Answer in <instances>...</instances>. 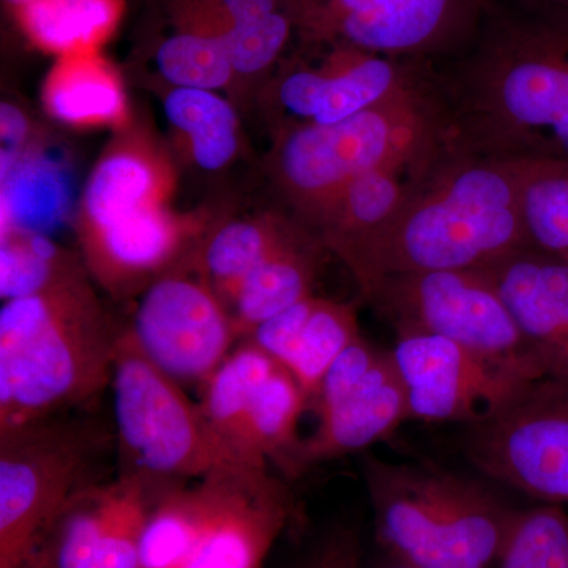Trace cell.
I'll return each instance as SVG.
<instances>
[{"label":"cell","instance_id":"cell-1","mask_svg":"<svg viewBox=\"0 0 568 568\" xmlns=\"http://www.w3.org/2000/svg\"><path fill=\"white\" fill-rule=\"evenodd\" d=\"M432 85L450 141L504 160L568 163V20L489 0Z\"/></svg>","mask_w":568,"mask_h":568},{"label":"cell","instance_id":"cell-2","mask_svg":"<svg viewBox=\"0 0 568 568\" xmlns=\"http://www.w3.org/2000/svg\"><path fill=\"white\" fill-rule=\"evenodd\" d=\"M525 248L515 163L448 138L398 215L334 253L362 290L386 275L487 267Z\"/></svg>","mask_w":568,"mask_h":568},{"label":"cell","instance_id":"cell-3","mask_svg":"<svg viewBox=\"0 0 568 568\" xmlns=\"http://www.w3.org/2000/svg\"><path fill=\"white\" fill-rule=\"evenodd\" d=\"M123 331L81 276L0 310V432L88 405L111 386Z\"/></svg>","mask_w":568,"mask_h":568},{"label":"cell","instance_id":"cell-4","mask_svg":"<svg viewBox=\"0 0 568 568\" xmlns=\"http://www.w3.org/2000/svg\"><path fill=\"white\" fill-rule=\"evenodd\" d=\"M379 544L417 568H489L518 511L477 481L414 465L365 458Z\"/></svg>","mask_w":568,"mask_h":568},{"label":"cell","instance_id":"cell-5","mask_svg":"<svg viewBox=\"0 0 568 568\" xmlns=\"http://www.w3.org/2000/svg\"><path fill=\"white\" fill-rule=\"evenodd\" d=\"M448 140L446 118L429 80L335 125L287 130L276 166L284 189L315 223L354 179L416 159Z\"/></svg>","mask_w":568,"mask_h":568},{"label":"cell","instance_id":"cell-6","mask_svg":"<svg viewBox=\"0 0 568 568\" xmlns=\"http://www.w3.org/2000/svg\"><path fill=\"white\" fill-rule=\"evenodd\" d=\"M111 387L121 474L189 481L268 469L239 454L212 428L200 403L145 357L130 328H123L119 342Z\"/></svg>","mask_w":568,"mask_h":568},{"label":"cell","instance_id":"cell-7","mask_svg":"<svg viewBox=\"0 0 568 568\" xmlns=\"http://www.w3.org/2000/svg\"><path fill=\"white\" fill-rule=\"evenodd\" d=\"M361 293L396 335L443 336L521 379H541L517 321L481 268L381 276Z\"/></svg>","mask_w":568,"mask_h":568},{"label":"cell","instance_id":"cell-8","mask_svg":"<svg viewBox=\"0 0 568 568\" xmlns=\"http://www.w3.org/2000/svg\"><path fill=\"white\" fill-rule=\"evenodd\" d=\"M115 436L95 418L55 416L0 432V568H20L41 526L95 484Z\"/></svg>","mask_w":568,"mask_h":568},{"label":"cell","instance_id":"cell-9","mask_svg":"<svg viewBox=\"0 0 568 568\" xmlns=\"http://www.w3.org/2000/svg\"><path fill=\"white\" fill-rule=\"evenodd\" d=\"M466 429V458L484 476L547 504H568V383L530 381Z\"/></svg>","mask_w":568,"mask_h":568},{"label":"cell","instance_id":"cell-10","mask_svg":"<svg viewBox=\"0 0 568 568\" xmlns=\"http://www.w3.org/2000/svg\"><path fill=\"white\" fill-rule=\"evenodd\" d=\"M489 0H298L301 39L437 62L476 36Z\"/></svg>","mask_w":568,"mask_h":568},{"label":"cell","instance_id":"cell-11","mask_svg":"<svg viewBox=\"0 0 568 568\" xmlns=\"http://www.w3.org/2000/svg\"><path fill=\"white\" fill-rule=\"evenodd\" d=\"M130 332L145 357L183 387L203 386L241 342L211 284L179 268L145 287Z\"/></svg>","mask_w":568,"mask_h":568},{"label":"cell","instance_id":"cell-12","mask_svg":"<svg viewBox=\"0 0 568 568\" xmlns=\"http://www.w3.org/2000/svg\"><path fill=\"white\" fill-rule=\"evenodd\" d=\"M392 355L405 384L407 420L478 424L530 383L443 336L396 335Z\"/></svg>","mask_w":568,"mask_h":568},{"label":"cell","instance_id":"cell-13","mask_svg":"<svg viewBox=\"0 0 568 568\" xmlns=\"http://www.w3.org/2000/svg\"><path fill=\"white\" fill-rule=\"evenodd\" d=\"M313 43L323 47L321 65L294 67L276 91L280 106L298 126L347 121L420 88L432 74V62L390 58L338 41Z\"/></svg>","mask_w":568,"mask_h":568},{"label":"cell","instance_id":"cell-14","mask_svg":"<svg viewBox=\"0 0 568 568\" xmlns=\"http://www.w3.org/2000/svg\"><path fill=\"white\" fill-rule=\"evenodd\" d=\"M203 518L192 551L178 568H261L290 523L286 488L268 469L203 478Z\"/></svg>","mask_w":568,"mask_h":568},{"label":"cell","instance_id":"cell-15","mask_svg":"<svg viewBox=\"0 0 568 568\" xmlns=\"http://www.w3.org/2000/svg\"><path fill=\"white\" fill-rule=\"evenodd\" d=\"M536 358L541 377L568 383V263L525 248L481 267Z\"/></svg>","mask_w":568,"mask_h":568},{"label":"cell","instance_id":"cell-16","mask_svg":"<svg viewBox=\"0 0 568 568\" xmlns=\"http://www.w3.org/2000/svg\"><path fill=\"white\" fill-rule=\"evenodd\" d=\"M406 420L405 384L392 351H384L361 386L317 420L315 432L301 440L294 455L293 477L320 463L365 450Z\"/></svg>","mask_w":568,"mask_h":568},{"label":"cell","instance_id":"cell-17","mask_svg":"<svg viewBox=\"0 0 568 568\" xmlns=\"http://www.w3.org/2000/svg\"><path fill=\"white\" fill-rule=\"evenodd\" d=\"M447 142L425 155L377 168L347 183L315 220L321 244L335 252L395 219L424 182Z\"/></svg>","mask_w":568,"mask_h":568},{"label":"cell","instance_id":"cell-18","mask_svg":"<svg viewBox=\"0 0 568 568\" xmlns=\"http://www.w3.org/2000/svg\"><path fill=\"white\" fill-rule=\"evenodd\" d=\"M181 246V231L162 209L148 204L118 223L92 233L89 260L111 293L122 295L151 286Z\"/></svg>","mask_w":568,"mask_h":568},{"label":"cell","instance_id":"cell-19","mask_svg":"<svg viewBox=\"0 0 568 568\" xmlns=\"http://www.w3.org/2000/svg\"><path fill=\"white\" fill-rule=\"evenodd\" d=\"M119 496V477L77 489L41 526L20 568L91 567L111 528Z\"/></svg>","mask_w":568,"mask_h":568},{"label":"cell","instance_id":"cell-20","mask_svg":"<svg viewBox=\"0 0 568 568\" xmlns=\"http://www.w3.org/2000/svg\"><path fill=\"white\" fill-rule=\"evenodd\" d=\"M278 366L252 339L235 345L231 354L200 387V406L212 428L239 454L268 466L257 454L250 428V410L257 387Z\"/></svg>","mask_w":568,"mask_h":568},{"label":"cell","instance_id":"cell-21","mask_svg":"<svg viewBox=\"0 0 568 568\" xmlns=\"http://www.w3.org/2000/svg\"><path fill=\"white\" fill-rule=\"evenodd\" d=\"M2 239L10 234H47L61 226L71 207L69 174L61 164L37 153H21L0 170Z\"/></svg>","mask_w":568,"mask_h":568},{"label":"cell","instance_id":"cell-22","mask_svg":"<svg viewBox=\"0 0 568 568\" xmlns=\"http://www.w3.org/2000/svg\"><path fill=\"white\" fill-rule=\"evenodd\" d=\"M316 252V245L306 244L304 235L298 234L250 272L231 306L239 339L246 338L268 317L313 295Z\"/></svg>","mask_w":568,"mask_h":568},{"label":"cell","instance_id":"cell-23","mask_svg":"<svg viewBox=\"0 0 568 568\" xmlns=\"http://www.w3.org/2000/svg\"><path fill=\"white\" fill-rule=\"evenodd\" d=\"M125 0H28L13 11L40 50L70 55L93 52L114 32Z\"/></svg>","mask_w":568,"mask_h":568},{"label":"cell","instance_id":"cell-24","mask_svg":"<svg viewBox=\"0 0 568 568\" xmlns=\"http://www.w3.org/2000/svg\"><path fill=\"white\" fill-rule=\"evenodd\" d=\"M511 162L517 166L519 212L529 248L568 263V163Z\"/></svg>","mask_w":568,"mask_h":568},{"label":"cell","instance_id":"cell-25","mask_svg":"<svg viewBox=\"0 0 568 568\" xmlns=\"http://www.w3.org/2000/svg\"><path fill=\"white\" fill-rule=\"evenodd\" d=\"M274 222H233L216 231L203 252V276L231 312L239 287L254 267L295 237Z\"/></svg>","mask_w":568,"mask_h":568},{"label":"cell","instance_id":"cell-26","mask_svg":"<svg viewBox=\"0 0 568 568\" xmlns=\"http://www.w3.org/2000/svg\"><path fill=\"white\" fill-rule=\"evenodd\" d=\"M50 84L47 103L59 121L108 122L122 114L121 89L93 52L63 55Z\"/></svg>","mask_w":568,"mask_h":568},{"label":"cell","instance_id":"cell-27","mask_svg":"<svg viewBox=\"0 0 568 568\" xmlns=\"http://www.w3.org/2000/svg\"><path fill=\"white\" fill-rule=\"evenodd\" d=\"M164 114L190 138L197 166L216 171L237 152V118L231 104L212 91L175 88L164 100Z\"/></svg>","mask_w":568,"mask_h":568},{"label":"cell","instance_id":"cell-28","mask_svg":"<svg viewBox=\"0 0 568 568\" xmlns=\"http://www.w3.org/2000/svg\"><path fill=\"white\" fill-rule=\"evenodd\" d=\"M308 410V402L295 377L278 365L260 387L250 410V428L257 454L293 477L297 452L298 422Z\"/></svg>","mask_w":568,"mask_h":568},{"label":"cell","instance_id":"cell-29","mask_svg":"<svg viewBox=\"0 0 568 568\" xmlns=\"http://www.w3.org/2000/svg\"><path fill=\"white\" fill-rule=\"evenodd\" d=\"M171 20V18H170ZM174 31L155 48L156 69L175 88L216 91L235 73L222 33L171 20Z\"/></svg>","mask_w":568,"mask_h":568},{"label":"cell","instance_id":"cell-30","mask_svg":"<svg viewBox=\"0 0 568 568\" xmlns=\"http://www.w3.org/2000/svg\"><path fill=\"white\" fill-rule=\"evenodd\" d=\"M155 186V173L141 156L119 152L104 159L93 171L84 193L85 216L92 233L151 204Z\"/></svg>","mask_w":568,"mask_h":568},{"label":"cell","instance_id":"cell-31","mask_svg":"<svg viewBox=\"0 0 568 568\" xmlns=\"http://www.w3.org/2000/svg\"><path fill=\"white\" fill-rule=\"evenodd\" d=\"M361 336L354 306L315 298L306 320L290 373L306 396L313 398L336 357Z\"/></svg>","mask_w":568,"mask_h":568},{"label":"cell","instance_id":"cell-32","mask_svg":"<svg viewBox=\"0 0 568 568\" xmlns=\"http://www.w3.org/2000/svg\"><path fill=\"white\" fill-rule=\"evenodd\" d=\"M497 568H568V515L548 504L518 511Z\"/></svg>","mask_w":568,"mask_h":568},{"label":"cell","instance_id":"cell-33","mask_svg":"<svg viewBox=\"0 0 568 568\" xmlns=\"http://www.w3.org/2000/svg\"><path fill=\"white\" fill-rule=\"evenodd\" d=\"M80 276L63 260H47L33 252L24 235L10 234L0 246V297L2 301L47 293Z\"/></svg>","mask_w":568,"mask_h":568},{"label":"cell","instance_id":"cell-34","mask_svg":"<svg viewBox=\"0 0 568 568\" xmlns=\"http://www.w3.org/2000/svg\"><path fill=\"white\" fill-rule=\"evenodd\" d=\"M383 353L384 349L373 346L361 335L336 357L308 403V410H312L316 420L332 413L361 386Z\"/></svg>","mask_w":568,"mask_h":568},{"label":"cell","instance_id":"cell-35","mask_svg":"<svg viewBox=\"0 0 568 568\" xmlns=\"http://www.w3.org/2000/svg\"><path fill=\"white\" fill-rule=\"evenodd\" d=\"M315 295H310L278 315L268 317L267 321L257 325L246 338L252 339L254 345L260 346L265 354L274 358L276 364L284 366L290 372L298 339H301L306 320L315 305Z\"/></svg>","mask_w":568,"mask_h":568},{"label":"cell","instance_id":"cell-36","mask_svg":"<svg viewBox=\"0 0 568 568\" xmlns=\"http://www.w3.org/2000/svg\"><path fill=\"white\" fill-rule=\"evenodd\" d=\"M305 568H362L357 534L351 529H336L324 538Z\"/></svg>","mask_w":568,"mask_h":568},{"label":"cell","instance_id":"cell-37","mask_svg":"<svg viewBox=\"0 0 568 568\" xmlns=\"http://www.w3.org/2000/svg\"><path fill=\"white\" fill-rule=\"evenodd\" d=\"M0 132H2L3 155H20L29 133L28 119L17 106L2 103L0 106Z\"/></svg>","mask_w":568,"mask_h":568},{"label":"cell","instance_id":"cell-38","mask_svg":"<svg viewBox=\"0 0 568 568\" xmlns=\"http://www.w3.org/2000/svg\"><path fill=\"white\" fill-rule=\"evenodd\" d=\"M503 3L529 13L568 20V0H504Z\"/></svg>","mask_w":568,"mask_h":568},{"label":"cell","instance_id":"cell-39","mask_svg":"<svg viewBox=\"0 0 568 568\" xmlns=\"http://www.w3.org/2000/svg\"><path fill=\"white\" fill-rule=\"evenodd\" d=\"M26 2H28V0H3V3H6V6L9 7L11 11L17 10L18 7H21L22 3Z\"/></svg>","mask_w":568,"mask_h":568},{"label":"cell","instance_id":"cell-40","mask_svg":"<svg viewBox=\"0 0 568 568\" xmlns=\"http://www.w3.org/2000/svg\"><path fill=\"white\" fill-rule=\"evenodd\" d=\"M388 568H417V567H410V566H406V564L396 562L395 566H392Z\"/></svg>","mask_w":568,"mask_h":568}]
</instances>
